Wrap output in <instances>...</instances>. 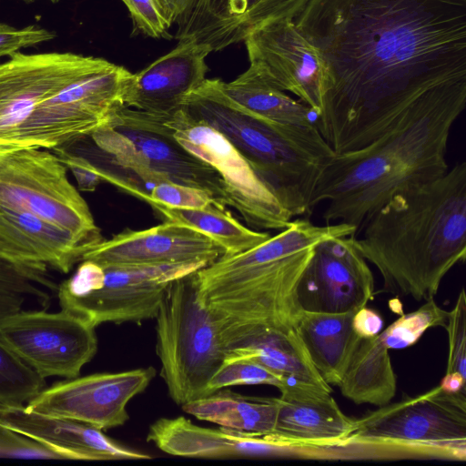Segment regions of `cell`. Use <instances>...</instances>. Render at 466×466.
<instances>
[{
    "mask_svg": "<svg viewBox=\"0 0 466 466\" xmlns=\"http://www.w3.org/2000/svg\"><path fill=\"white\" fill-rule=\"evenodd\" d=\"M147 203L149 206L157 204L175 208H204L214 203L219 204L211 194L203 189L169 180L157 184Z\"/></svg>",
    "mask_w": 466,
    "mask_h": 466,
    "instance_id": "obj_35",
    "label": "cell"
},
{
    "mask_svg": "<svg viewBox=\"0 0 466 466\" xmlns=\"http://www.w3.org/2000/svg\"><path fill=\"white\" fill-rule=\"evenodd\" d=\"M57 288L46 268L14 263L0 258V320L28 305L47 309L51 302L50 292L56 291Z\"/></svg>",
    "mask_w": 466,
    "mask_h": 466,
    "instance_id": "obj_30",
    "label": "cell"
},
{
    "mask_svg": "<svg viewBox=\"0 0 466 466\" xmlns=\"http://www.w3.org/2000/svg\"><path fill=\"white\" fill-rule=\"evenodd\" d=\"M164 16L169 25L176 23L177 19L187 8L190 0H157Z\"/></svg>",
    "mask_w": 466,
    "mask_h": 466,
    "instance_id": "obj_41",
    "label": "cell"
},
{
    "mask_svg": "<svg viewBox=\"0 0 466 466\" xmlns=\"http://www.w3.org/2000/svg\"><path fill=\"white\" fill-rule=\"evenodd\" d=\"M0 425L42 444L58 459L80 461L149 460L88 423L27 411L25 406L0 409Z\"/></svg>",
    "mask_w": 466,
    "mask_h": 466,
    "instance_id": "obj_21",
    "label": "cell"
},
{
    "mask_svg": "<svg viewBox=\"0 0 466 466\" xmlns=\"http://www.w3.org/2000/svg\"><path fill=\"white\" fill-rule=\"evenodd\" d=\"M356 422L346 445L397 447L459 461L466 457V391L450 392L439 385L380 406Z\"/></svg>",
    "mask_w": 466,
    "mask_h": 466,
    "instance_id": "obj_10",
    "label": "cell"
},
{
    "mask_svg": "<svg viewBox=\"0 0 466 466\" xmlns=\"http://www.w3.org/2000/svg\"><path fill=\"white\" fill-rule=\"evenodd\" d=\"M244 359L257 362L281 375L284 383L279 390L293 385L331 388L314 367L297 327L255 329L228 350L225 360Z\"/></svg>",
    "mask_w": 466,
    "mask_h": 466,
    "instance_id": "obj_24",
    "label": "cell"
},
{
    "mask_svg": "<svg viewBox=\"0 0 466 466\" xmlns=\"http://www.w3.org/2000/svg\"><path fill=\"white\" fill-rule=\"evenodd\" d=\"M24 1H26V2H32V1H35V0H24ZM48 1H51V2H58L59 0H48Z\"/></svg>",
    "mask_w": 466,
    "mask_h": 466,
    "instance_id": "obj_43",
    "label": "cell"
},
{
    "mask_svg": "<svg viewBox=\"0 0 466 466\" xmlns=\"http://www.w3.org/2000/svg\"><path fill=\"white\" fill-rule=\"evenodd\" d=\"M348 224L292 219L263 243L221 256L193 274L201 301L218 319L226 343L263 328L297 327L302 312L297 286L313 247L326 238L356 235Z\"/></svg>",
    "mask_w": 466,
    "mask_h": 466,
    "instance_id": "obj_5",
    "label": "cell"
},
{
    "mask_svg": "<svg viewBox=\"0 0 466 466\" xmlns=\"http://www.w3.org/2000/svg\"><path fill=\"white\" fill-rule=\"evenodd\" d=\"M380 271L382 290L417 301L433 299L445 275L466 258V163L396 191L355 235Z\"/></svg>",
    "mask_w": 466,
    "mask_h": 466,
    "instance_id": "obj_4",
    "label": "cell"
},
{
    "mask_svg": "<svg viewBox=\"0 0 466 466\" xmlns=\"http://www.w3.org/2000/svg\"><path fill=\"white\" fill-rule=\"evenodd\" d=\"M448 318L449 311L441 309L434 298L430 299L415 311L402 313L379 337L389 350L404 349L416 343L428 329L445 328Z\"/></svg>",
    "mask_w": 466,
    "mask_h": 466,
    "instance_id": "obj_32",
    "label": "cell"
},
{
    "mask_svg": "<svg viewBox=\"0 0 466 466\" xmlns=\"http://www.w3.org/2000/svg\"><path fill=\"white\" fill-rule=\"evenodd\" d=\"M132 75L70 52L12 54L0 63V154L58 149L88 137L125 106Z\"/></svg>",
    "mask_w": 466,
    "mask_h": 466,
    "instance_id": "obj_2",
    "label": "cell"
},
{
    "mask_svg": "<svg viewBox=\"0 0 466 466\" xmlns=\"http://www.w3.org/2000/svg\"><path fill=\"white\" fill-rule=\"evenodd\" d=\"M244 44L249 61L247 74L292 93L319 115L323 62L294 20L264 24L248 35Z\"/></svg>",
    "mask_w": 466,
    "mask_h": 466,
    "instance_id": "obj_15",
    "label": "cell"
},
{
    "mask_svg": "<svg viewBox=\"0 0 466 466\" xmlns=\"http://www.w3.org/2000/svg\"><path fill=\"white\" fill-rule=\"evenodd\" d=\"M166 118L121 106L90 136L114 163L137 176L153 170L165 178L203 189L229 206L225 184L208 163L184 147Z\"/></svg>",
    "mask_w": 466,
    "mask_h": 466,
    "instance_id": "obj_9",
    "label": "cell"
},
{
    "mask_svg": "<svg viewBox=\"0 0 466 466\" xmlns=\"http://www.w3.org/2000/svg\"><path fill=\"white\" fill-rule=\"evenodd\" d=\"M181 108L221 133L292 218L312 213L319 179L336 155L317 127L258 116L227 96L218 79L206 78Z\"/></svg>",
    "mask_w": 466,
    "mask_h": 466,
    "instance_id": "obj_6",
    "label": "cell"
},
{
    "mask_svg": "<svg viewBox=\"0 0 466 466\" xmlns=\"http://www.w3.org/2000/svg\"><path fill=\"white\" fill-rule=\"evenodd\" d=\"M95 244L24 211L0 208V258L68 273Z\"/></svg>",
    "mask_w": 466,
    "mask_h": 466,
    "instance_id": "obj_23",
    "label": "cell"
},
{
    "mask_svg": "<svg viewBox=\"0 0 466 466\" xmlns=\"http://www.w3.org/2000/svg\"><path fill=\"white\" fill-rule=\"evenodd\" d=\"M155 376L156 370L147 367L66 379L46 387L25 409L83 421L102 431L119 427L129 419L130 400L142 393Z\"/></svg>",
    "mask_w": 466,
    "mask_h": 466,
    "instance_id": "obj_14",
    "label": "cell"
},
{
    "mask_svg": "<svg viewBox=\"0 0 466 466\" xmlns=\"http://www.w3.org/2000/svg\"><path fill=\"white\" fill-rule=\"evenodd\" d=\"M279 391L272 436L290 444L321 450L347 444L356 429V419L340 410L330 391L302 385Z\"/></svg>",
    "mask_w": 466,
    "mask_h": 466,
    "instance_id": "obj_22",
    "label": "cell"
},
{
    "mask_svg": "<svg viewBox=\"0 0 466 466\" xmlns=\"http://www.w3.org/2000/svg\"><path fill=\"white\" fill-rule=\"evenodd\" d=\"M284 378L266 367L244 359L225 360L208 385V395L221 389L240 385H270L280 389Z\"/></svg>",
    "mask_w": 466,
    "mask_h": 466,
    "instance_id": "obj_33",
    "label": "cell"
},
{
    "mask_svg": "<svg viewBox=\"0 0 466 466\" xmlns=\"http://www.w3.org/2000/svg\"><path fill=\"white\" fill-rule=\"evenodd\" d=\"M0 457L58 459L37 441L0 425Z\"/></svg>",
    "mask_w": 466,
    "mask_h": 466,
    "instance_id": "obj_38",
    "label": "cell"
},
{
    "mask_svg": "<svg viewBox=\"0 0 466 466\" xmlns=\"http://www.w3.org/2000/svg\"><path fill=\"white\" fill-rule=\"evenodd\" d=\"M294 21L323 62L317 127L336 154L420 97L466 86V0H309Z\"/></svg>",
    "mask_w": 466,
    "mask_h": 466,
    "instance_id": "obj_1",
    "label": "cell"
},
{
    "mask_svg": "<svg viewBox=\"0 0 466 466\" xmlns=\"http://www.w3.org/2000/svg\"><path fill=\"white\" fill-rule=\"evenodd\" d=\"M95 329L64 309H23L0 320V341L42 378L73 379L96 353Z\"/></svg>",
    "mask_w": 466,
    "mask_h": 466,
    "instance_id": "obj_13",
    "label": "cell"
},
{
    "mask_svg": "<svg viewBox=\"0 0 466 466\" xmlns=\"http://www.w3.org/2000/svg\"><path fill=\"white\" fill-rule=\"evenodd\" d=\"M309 0H191L177 19L176 38L218 51L268 22L294 20Z\"/></svg>",
    "mask_w": 466,
    "mask_h": 466,
    "instance_id": "obj_18",
    "label": "cell"
},
{
    "mask_svg": "<svg viewBox=\"0 0 466 466\" xmlns=\"http://www.w3.org/2000/svg\"><path fill=\"white\" fill-rule=\"evenodd\" d=\"M137 27L151 37H160L170 27L157 0H121Z\"/></svg>",
    "mask_w": 466,
    "mask_h": 466,
    "instance_id": "obj_37",
    "label": "cell"
},
{
    "mask_svg": "<svg viewBox=\"0 0 466 466\" xmlns=\"http://www.w3.org/2000/svg\"><path fill=\"white\" fill-rule=\"evenodd\" d=\"M181 407L198 420L226 429L268 435L275 429L279 399L245 396L225 388Z\"/></svg>",
    "mask_w": 466,
    "mask_h": 466,
    "instance_id": "obj_27",
    "label": "cell"
},
{
    "mask_svg": "<svg viewBox=\"0 0 466 466\" xmlns=\"http://www.w3.org/2000/svg\"><path fill=\"white\" fill-rule=\"evenodd\" d=\"M191 1V0H190Z\"/></svg>",
    "mask_w": 466,
    "mask_h": 466,
    "instance_id": "obj_44",
    "label": "cell"
},
{
    "mask_svg": "<svg viewBox=\"0 0 466 466\" xmlns=\"http://www.w3.org/2000/svg\"><path fill=\"white\" fill-rule=\"evenodd\" d=\"M66 169L44 148L0 154V208L30 213L96 245L100 230Z\"/></svg>",
    "mask_w": 466,
    "mask_h": 466,
    "instance_id": "obj_11",
    "label": "cell"
},
{
    "mask_svg": "<svg viewBox=\"0 0 466 466\" xmlns=\"http://www.w3.org/2000/svg\"><path fill=\"white\" fill-rule=\"evenodd\" d=\"M155 319L160 376L170 398L182 406L207 396L228 348L220 322L201 301L193 274L171 282Z\"/></svg>",
    "mask_w": 466,
    "mask_h": 466,
    "instance_id": "obj_7",
    "label": "cell"
},
{
    "mask_svg": "<svg viewBox=\"0 0 466 466\" xmlns=\"http://www.w3.org/2000/svg\"><path fill=\"white\" fill-rule=\"evenodd\" d=\"M147 441L165 453L188 458L279 457L303 453L301 446L271 434L254 435L220 427L194 424L184 416L160 418L148 429Z\"/></svg>",
    "mask_w": 466,
    "mask_h": 466,
    "instance_id": "obj_20",
    "label": "cell"
},
{
    "mask_svg": "<svg viewBox=\"0 0 466 466\" xmlns=\"http://www.w3.org/2000/svg\"><path fill=\"white\" fill-rule=\"evenodd\" d=\"M223 255V248L203 233L164 220L147 229H125L110 239H103L81 260L102 266L208 265Z\"/></svg>",
    "mask_w": 466,
    "mask_h": 466,
    "instance_id": "obj_17",
    "label": "cell"
},
{
    "mask_svg": "<svg viewBox=\"0 0 466 466\" xmlns=\"http://www.w3.org/2000/svg\"><path fill=\"white\" fill-rule=\"evenodd\" d=\"M55 36L54 32L35 25L15 28L0 23V58L9 56L22 48L52 40Z\"/></svg>",
    "mask_w": 466,
    "mask_h": 466,
    "instance_id": "obj_36",
    "label": "cell"
},
{
    "mask_svg": "<svg viewBox=\"0 0 466 466\" xmlns=\"http://www.w3.org/2000/svg\"><path fill=\"white\" fill-rule=\"evenodd\" d=\"M211 52L206 45L178 42L170 52L132 75L124 105L159 117L171 116L206 80V57Z\"/></svg>",
    "mask_w": 466,
    "mask_h": 466,
    "instance_id": "obj_19",
    "label": "cell"
},
{
    "mask_svg": "<svg viewBox=\"0 0 466 466\" xmlns=\"http://www.w3.org/2000/svg\"><path fill=\"white\" fill-rule=\"evenodd\" d=\"M218 82L227 96L258 116L280 124L317 127L316 110L246 72L231 82Z\"/></svg>",
    "mask_w": 466,
    "mask_h": 466,
    "instance_id": "obj_28",
    "label": "cell"
},
{
    "mask_svg": "<svg viewBox=\"0 0 466 466\" xmlns=\"http://www.w3.org/2000/svg\"><path fill=\"white\" fill-rule=\"evenodd\" d=\"M445 329L449 338L446 374H456L466 380V297L463 289L454 308L449 311Z\"/></svg>",
    "mask_w": 466,
    "mask_h": 466,
    "instance_id": "obj_34",
    "label": "cell"
},
{
    "mask_svg": "<svg viewBox=\"0 0 466 466\" xmlns=\"http://www.w3.org/2000/svg\"><path fill=\"white\" fill-rule=\"evenodd\" d=\"M466 380L456 374H445L440 386L450 392L466 391Z\"/></svg>",
    "mask_w": 466,
    "mask_h": 466,
    "instance_id": "obj_42",
    "label": "cell"
},
{
    "mask_svg": "<svg viewBox=\"0 0 466 466\" xmlns=\"http://www.w3.org/2000/svg\"><path fill=\"white\" fill-rule=\"evenodd\" d=\"M352 326L360 337L370 338L380 334L383 320L378 312L363 307L355 312Z\"/></svg>",
    "mask_w": 466,
    "mask_h": 466,
    "instance_id": "obj_40",
    "label": "cell"
},
{
    "mask_svg": "<svg viewBox=\"0 0 466 466\" xmlns=\"http://www.w3.org/2000/svg\"><path fill=\"white\" fill-rule=\"evenodd\" d=\"M374 278L355 235L326 238L312 248L297 286L303 311L344 313L373 299Z\"/></svg>",
    "mask_w": 466,
    "mask_h": 466,
    "instance_id": "obj_16",
    "label": "cell"
},
{
    "mask_svg": "<svg viewBox=\"0 0 466 466\" xmlns=\"http://www.w3.org/2000/svg\"><path fill=\"white\" fill-rule=\"evenodd\" d=\"M45 380L0 341V409L25 406L46 388Z\"/></svg>",
    "mask_w": 466,
    "mask_h": 466,
    "instance_id": "obj_31",
    "label": "cell"
},
{
    "mask_svg": "<svg viewBox=\"0 0 466 466\" xmlns=\"http://www.w3.org/2000/svg\"><path fill=\"white\" fill-rule=\"evenodd\" d=\"M150 207L164 220L188 227L210 238L223 248L225 256L247 251L271 237L268 232L247 228L217 203L204 208H175L157 204Z\"/></svg>",
    "mask_w": 466,
    "mask_h": 466,
    "instance_id": "obj_29",
    "label": "cell"
},
{
    "mask_svg": "<svg viewBox=\"0 0 466 466\" xmlns=\"http://www.w3.org/2000/svg\"><path fill=\"white\" fill-rule=\"evenodd\" d=\"M396 382L389 349L379 335H358L337 385L341 394L356 404L380 407L395 396Z\"/></svg>",
    "mask_w": 466,
    "mask_h": 466,
    "instance_id": "obj_25",
    "label": "cell"
},
{
    "mask_svg": "<svg viewBox=\"0 0 466 466\" xmlns=\"http://www.w3.org/2000/svg\"><path fill=\"white\" fill-rule=\"evenodd\" d=\"M177 141L220 175L229 199L254 229L281 230L293 219L236 147L218 130L183 108L166 118Z\"/></svg>",
    "mask_w": 466,
    "mask_h": 466,
    "instance_id": "obj_12",
    "label": "cell"
},
{
    "mask_svg": "<svg viewBox=\"0 0 466 466\" xmlns=\"http://www.w3.org/2000/svg\"><path fill=\"white\" fill-rule=\"evenodd\" d=\"M357 310L344 313L301 312L297 330L322 379L338 385L358 334L352 326Z\"/></svg>",
    "mask_w": 466,
    "mask_h": 466,
    "instance_id": "obj_26",
    "label": "cell"
},
{
    "mask_svg": "<svg viewBox=\"0 0 466 466\" xmlns=\"http://www.w3.org/2000/svg\"><path fill=\"white\" fill-rule=\"evenodd\" d=\"M465 106L466 86L435 91L370 144L336 154L319 179L312 208L326 203L325 224L351 225L358 233L396 191L443 176L451 131Z\"/></svg>",
    "mask_w": 466,
    "mask_h": 466,
    "instance_id": "obj_3",
    "label": "cell"
},
{
    "mask_svg": "<svg viewBox=\"0 0 466 466\" xmlns=\"http://www.w3.org/2000/svg\"><path fill=\"white\" fill-rule=\"evenodd\" d=\"M80 262L75 273L58 285L56 292L61 309L95 328L107 322L141 324L155 319L171 282L208 266H102L88 259Z\"/></svg>",
    "mask_w": 466,
    "mask_h": 466,
    "instance_id": "obj_8",
    "label": "cell"
},
{
    "mask_svg": "<svg viewBox=\"0 0 466 466\" xmlns=\"http://www.w3.org/2000/svg\"><path fill=\"white\" fill-rule=\"evenodd\" d=\"M55 150L60 161L72 171L78 188L86 192L95 191L102 182L96 167L86 157L74 155L61 148Z\"/></svg>",
    "mask_w": 466,
    "mask_h": 466,
    "instance_id": "obj_39",
    "label": "cell"
}]
</instances>
